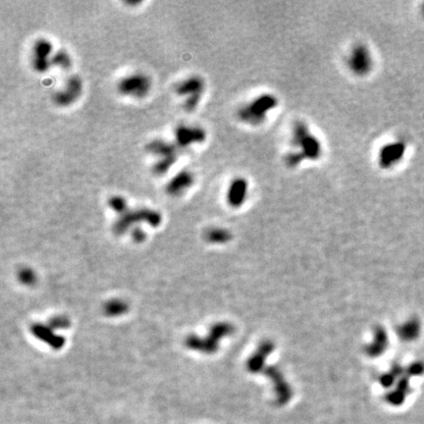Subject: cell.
I'll return each instance as SVG.
<instances>
[{"label": "cell", "instance_id": "obj_27", "mask_svg": "<svg viewBox=\"0 0 424 424\" xmlns=\"http://www.w3.org/2000/svg\"><path fill=\"white\" fill-rule=\"evenodd\" d=\"M132 236H133L134 241H135V242H137V243H140V242L145 241V239H146V237H147V235H146V233L144 232V230H143V229H140V228H138V227H137V228H135V229L133 230Z\"/></svg>", "mask_w": 424, "mask_h": 424}, {"label": "cell", "instance_id": "obj_23", "mask_svg": "<svg viewBox=\"0 0 424 424\" xmlns=\"http://www.w3.org/2000/svg\"><path fill=\"white\" fill-rule=\"evenodd\" d=\"M103 310L108 316H119L128 310V304L121 300H113L105 303Z\"/></svg>", "mask_w": 424, "mask_h": 424}, {"label": "cell", "instance_id": "obj_25", "mask_svg": "<svg viewBox=\"0 0 424 424\" xmlns=\"http://www.w3.org/2000/svg\"><path fill=\"white\" fill-rule=\"evenodd\" d=\"M19 280L25 285H33L37 281V276L30 268H23L19 271Z\"/></svg>", "mask_w": 424, "mask_h": 424}, {"label": "cell", "instance_id": "obj_20", "mask_svg": "<svg viewBox=\"0 0 424 424\" xmlns=\"http://www.w3.org/2000/svg\"><path fill=\"white\" fill-rule=\"evenodd\" d=\"M72 65V57L65 49L56 50L51 57V66H56L58 68L67 71L71 69Z\"/></svg>", "mask_w": 424, "mask_h": 424}, {"label": "cell", "instance_id": "obj_4", "mask_svg": "<svg viewBox=\"0 0 424 424\" xmlns=\"http://www.w3.org/2000/svg\"><path fill=\"white\" fill-rule=\"evenodd\" d=\"M234 328L229 323H218L215 324L209 335L206 338L196 336H190L186 340V346L194 351H199L207 355L213 354L218 349V343L223 337L232 334Z\"/></svg>", "mask_w": 424, "mask_h": 424}, {"label": "cell", "instance_id": "obj_7", "mask_svg": "<svg viewBox=\"0 0 424 424\" xmlns=\"http://www.w3.org/2000/svg\"><path fill=\"white\" fill-rule=\"evenodd\" d=\"M347 66L356 77L370 75L374 66V60L369 46L362 42L356 43L347 58Z\"/></svg>", "mask_w": 424, "mask_h": 424}, {"label": "cell", "instance_id": "obj_12", "mask_svg": "<svg viewBox=\"0 0 424 424\" xmlns=\"http://www.w3.org/2000/svg\"><path fill=\"white\" fill-rule=\"evenodd\" d=\"M248 194V182L244 177H236L233 179L228 186L226 199L228 205L239 208L246 203Z\"/></svg>", "mask_w": 424, "mask_h": 424}, {"label": "cell", "instance_id": "obj_14", "mask_svg": "<svg viewBox=\"0 0 424 424\" xmlns=\"http://www.w3.org/2000/svg\"><path fill=\"white\" fill-rule=\"evenodd\" d=\"M32 333L42 342L46 343L54 350H60L65 344V339L62 336L56 335L53 329L43 324H34L31 328Z\"/></svg>", "mask_w": 424, "mask_h": 424}, {"label": "cell", "instance_id": "obj_6", "mask_svg": "<svg viewBox=\"0 0 424 424\" xmlns=\"http://www.w3.org/2000/svg\"><path fill=\"white\" fill-rule=\"evenodd\" d=\"M152 82L145 73H133L122 78L117 83V91L121 96L144 98L151 93Z\"/></svg>", "mask_w": 424, "mask_h": 424}, {"label": "cell", "instance_id": "obj_9", "mask_svg": "<svg viewBox=\"0 0 424 424\" xmlns=\"http://www.w3.org/2000/svg\"><path fill=\"white\" fill-rule=\"evenodd\" d=\"M53 45L51 41L41 38L34 43L32 54V67L38 73H45L51 67V57L53 55Z\"/></svg>", "mask_w": 424, "mask_h": 424}, {"label": "cell", "instance_id": "obj_26", "mask_svg": "<svg viewBox=\"0 0 424 424\" xmlns=\"http://www.w3.org/2000/svg\"><path fill=\"white\" fill-rule=\"evenodd\" d=\"M70 326V321L65 316H57L49 321V327L51 329H65Z\"/></svg>", "mask_w": 424, "mask_h": 424}, {"label": "cell", "instance_id": "obj_3", "mask_svg": "<svg viewBox=\"0 0 424 424\" xmlns=\"http://www.w3.org/2000/svg\"><path fill=\"white\" fill-rule=\"evenodd\" d=\"M162 221L161 214L158 211H155L150 208H137V209H128L120 217L116 220L113 226V230L117 235H122L129 230L133 225L145 222L152 227H157Z\"/></svg>", "mask_w": 424, "mask_h": 424}, {"label": "cell", "instance_id": "obj_8", "mask_svg": "<svg viewBox=\"0 0 424 424\" xmlns=\"http://www.w3.org/2000/svg\"><path fill=\"white\" fill-rule=\"evenodd\" d=\"M82 89V79L79 76L72 75L65 82L64 87L53 95V102L59 107H68L79 99Z\"/></svg>", "mask_w": 424, "mask_h": 424}, {"label": "cell", "instance_id": "obj_24", "mask_svg": "<svg viewBox=\"0 0 424 424\" xmlns=\"http://www.w3.org/2000/svg\"><path fill=\"white\" fill-rule=\"evenodd\" d=\"M108 206L112 210H114L118 214H123L129 208L127 206V202L121 195H113L108 200Z\"/></svg>", "mask_w": 424, "mask_h": 424}, {"label": "cell", "instance_id": "obj_15", "mask_svg": "<svg viewBox=\"0 0 424 424\" xmlns=\"http://www.w3.org/2000/svg\"><path fill=\"white\" fill-rule=\"evenodd\" d=\"M146 151L158 158L178 156V147L176 144L164 140L161 138H155L146 146Z\"/></svg>", "mask_w": 424, "mask_h": 424}, {"label": "cell", "instance_id": "obj_13", "mask_svg": "<svg viewBox=\"0 0 424 424\" xmlns=\"http://www.w3.org/2000/svg\"><path fill=\"white\" fill-rule=\"evenodd\" d=\"M194 183V176L188 170H182L167 183L165 190L171 196H179L187 192Z\"/></svg>", "mask_w": 424, "mask_h": 424}, {"label": "cell", "instance_id": "obj_10", "mask_svg": "<svg viewBox=\"0 0 424 424\" xmlns=\"http://www.w3.org/2000/svg\"><path fill=\"white\" fill-rule=\"evenodd\" d=\"M175 142L178 148L186 149L192 145H200L206 140V129L200 126L179 125L175 129Z\"/></svg>", "mask_w": 424, "mask_h": 424}, {"label": "cell", "instance_id": "obj_2", "mask_svg": "<svg viewBox=\"0 0 424 424\" xmlns=\"http://www.w3.org/2000/svg\"><path fill=\"white\" fill-rule=\"evenodd\" d=\"M278 104V97L273 94H262L239 108L238 120L250 127H260L266 122L269 113L276 109Z\"/></svg>", "mask_w": 424, "mask_h": 424}, {"label": "cell", "instance_id": "obj_16", "mask_svg": "<svg viewBox=\"0 0 424 424\" xmlns=\"http://www.w3.org/2000/svg\"><path fill=\"white\" fill-rule=\"evenodd\" d=\"M265 373L270 376V378L273 380L276 393H277V399L278 402L281 404L287 403L288 400L292 396V390L290 389L289 385L284 379V376L282 373L276 368H268L265 370Z\"/></svg>", "mask_w": 424, "mask_h": 424}, {"label": "cell", "instance_id": "obj_1", "mask_svg": "<svg viewBox=\"0 0 424 424\" xmlns=\"http://www.w3.org/2000/svg\"><path fill=\"white\" fill-rule=\"evenodd\" d=\"M291 146L293 151L285 155L284 161L289 168L295 169L304 161H317L323 154V146L308 125L297 121L293 126Z\"/></svg>", "mask_w": 424, "mask_h": 424}, {"label": "cell", "instance_id": "obj_18", "mask_svg": "<svg viewBox=\"0 0 424 424\" xmlns=\"http://www.w3.org/2000/svg\"><path fill=\"white\" fill-rule=\"evenodd\" d=\"M387 342L388 340H387V334L385 330L382 327L375 329L374 341L371 345L366 347L365 349L366 354L372 357L381 356L387 348Z\"/></svg>", "mask_w": 424, "mask_h": 424}, {"label": "cell", "instance_id": "obj_11", "mask_svg": "<svg viewBox=\"0 0 424 424\" xmlns=\"http://www.w3.org/2000/svg\"><path fill=\"white\" fill-rule=\"evenodd\" d=\"M406 146L402 142L384 145L378 153V165L384 170L393 168L404 157Z\"/></svg>", "mask_w": 424, "mask_h": 424}, {"label": "cell", "instance_id": "obj_19", "mask_svg": "<svg viewBox=\"0 0 424 424\" xmlns=\"http://www.w3.org/2000/svg\"><path fill=\"white\" fill-rule=\"evenodd\" d=\"M178 160V156H171V157H164V158H158L154 162V164L151 167V171L156 176H163L168 173V171L172 168V166L175 164Z\"/></svg>", "mask_w": 424, "mask_h": 424}, {"label": "cell", "instance_id": "obj_21", "mask_svg": "<svg viewBox=\"0 0 424 424\" xmlns=\"http://www.w3.org/2000/svg\"><path fill=\"white\" fill-rule=\"evenodd\" d=\"M419 332V324L416 320H411L398 329L399 336L406 341H411L417 337Z\"/></svg>", "mask_w": 424, "mask_h": 424}, {"label": "cell", "instance_id": "obj_17", "mask_svg": "<svg viewBox=\"0 0 424 424\" xmlns=\"http://www.w3.org/2000/svg\"><path fill=\"white\" fill-rule=\"evenodd\" d=\"M274 346L270 341H265L262 343L259 348V350L253 354V356H250V358L247 361V370L252 373L260 372L262 370L264 360L267 356L270 355V353L273 351Z\"/></svg>", "mask_w": 424, "mask_h": 424}, {"label": "cell", "instance_id": "obj_22", "mask_svg": "<svg viewBox=\"0 0 424 424\" xmlns=\"http://www.w3.org/2000/svg\"><path fill=\"white\" fill-rule=\"evenodd\" d=\"M206 240L214 244H223L231 239V234L228 230L221 228H212L206 233Z\"/></svg>", "mask_w": 424, "mask_h": 424}, {"label": "cell", "instance_id": "obj_5", "mask_svg": "<svg viewBox=\"0 0 424 424\" xmlns=\"http://www.w3.org/2000/svg\"><path fill=\"white\" fill-rule=\"evenodd\" d=\"M175 91L178 96L185 97L184 109L187 112H193L202 101L206 91V82L201 76L193 75L179 82Z\"/></svg>", "mask_w": 424, "mask_h": 424}]
</instances>
